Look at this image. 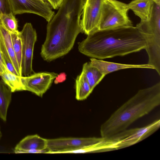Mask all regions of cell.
I'll return each instance as SVG.
<instances>
[{
  "label": "cell",
  "instance_id": "12",
  "mask_svg": "<svg viewBox=\"0 0 160 160\" xmlns=\"http://www.w3.org/2000/svg\"><path fill=\"white\" fill-rule=\"evenodd\" d=\"M91 65L97 68L103 74L106 75L110 73L120 70L130 68H143L154 69L153 67L148 64H129L117 63L92 58Z\"/></svg>",
  "mask_w": 160,
  "mask_h": 160
},
{
  "label": "cell",
  "instance_id": "4",
  "mask_svg": "<svg viewBox=\"0 0 160 160\" xmlns=\"http://www.w3.org/2000/svg\"><path fill=\"white\" fill-rule=\"evenodd\" d=\"M127 4L116 0H105L98 30L133 26L129 18Z\"/></svg>",
  "mask_w": 160,
  "mask_h": 160
},
{
  "label": "cell",
  "instance_id": "27",
  "mask_svg": "<svg viewBox=\"0 0 160 160\" xmlns=\"http://www.w3.org/2000/svg\"><path fill=\"white\" fill-rule=\"evenodd\" d=\"M2 132L1 131V127H0V139L2 138Z\"/></svg>",
  "mask_w": 160,
  "mask_h": 160
},
{
  "label": "cell",
  "instance_id": "5",
  "mask_svg": "<svg viewBox=\"0 0 160 160\" xmlns=\"http://www.w3.org/2000/svg\"><path fill=\"white\" fill-rule=\"evenodd\" d=\"M20 34L22 43L21 73L22 76H26L34 72L32 62L37 34L31 23L27 22L20 32Z\"/></svg>",
  "mask_w": 160,
  "mask_h": 160
},
{
  "label": "cell",
  "instance_id": "8",
  "mask_svg": "<svg viewBox=\"0 0 160 160\" xmlns=\"http://www.w3.org/2000/svg\"><path fill=\"white\" fill-rule=\"evenodd\" d=\"M12 12L14 15L31 13L40 16L49 22L54 12L48 2L41 0H9Z\"/></svg>",
  "mask_w": 160,
  "mask_h": 160
},
{
  "label": "cell",
  "instance_id": "24",
  "mask_svg": "<svg viewBox=\"0 0 160 160\" xmlns=\"http://www.w3.org/2000/svg\"><path fill=\"white\" fill-rule=\"evenodd\" d=\"M66 77L67 75L65 72H62L59 73L55 78L54 80V83L58 84L64 82L66 79Z\"/></svg>",
  "mask_w": 160,
  "mask_h": 160
},
{
  "label": "cell",
  "instance_id": "19",
  "mask_svg": "<svg viewBox=\"0 0 160 160\" xmlns=\"http://www.w3.org/2000/svg\"><path fill=\"white\" fill-rule=\"evenodd\" d=\"M0 24L10 33L19 32L18 30V21L12 12L1 14Z\"/></svg>",
  "mask_w": 160,
  "mask_h": 160
},
{
  "label": "cell",
  "instance_id": "17",
  "mask_svg": "<svg viewBox=\"0 0 160 160\" xmlns=\"http://www.w3.org/2000/svg\"><path fill=\"white\" fill-rule=\"evenodd\" d=\"M0 38L9 55L15 68L19 76H22L21 71L18 65L14 51L11 33L0 24Z\"/></svg>",
  "mask_w": 160,
  "mask_h": 160
},
{
  "label": "cell",
  "instance_id": "3",
  "mask_svg": "<svg viewBox=\"0 0 160 160\" xmlns=\"http://www.w3.org/2000/svg\"><path fill=\"white\" fill-rule=\"evenodd\" d=\"M160 104V82L139 90L116 110L101 125L102 138H110L126 129Z\"/></svg>",
  "mask_w": 160,
  "mask_h": 160
},
{
  "label": "cell",
  "instance_id": "23",
  "mask_svg": "<svg viewBox=\"0 0 160 160\" xmlns=\"http://www.w3.org/2000/svg\"><path fill=\"white\" fill-rule=\"evenodd\" d=\"M51 7L55 9H58L61 5L63 0H46Z\"/></svg>",
  "mask_w": 160,
  "mask_h": 160
},
{
  "label": "cell",
  "instance_id": "14",
  "mask_svg": "<svg viewBox=\"0 0 160 160\" xmlns=\"http://www.w3.org/2000/svg\"><path fill=\"white\" fill-rule=\"evenodd\" d=\"M12 92L10 88L0 80V118L5 122L7 111L12 99Z\"/></svg>",
  "mask_w": 160,
  "mask_h": 160
},
{
  "label": "cell",
  "instance_id": "21",
  "mask_svg": "<svg viewBox=\"0 0 160 160\" xmlns=\"http://www.w3.org/2000/svg\"><path fill=\"white\" fill-rule=\"evenodd\" d=\"M0 48L2 59L5 65L11 72L19 76L14 66L9 55L0 38Z\"/></svg>",
  "mask_w": 160,
  "mask_h": 160
},
{
  "label": "cell",
  "instance_id": "7",
  "mask_svg": "<svg viewBox=\"0 0 160 160\" xmlns=\"http://www.w3.org/2000/svg\"><path fill=\"white\" fill-rule=\"evenodd\" d=\"M102 138L101 137L47 139V153H67L96 143Z\"/></svg>",
  "mask_w": 160,
  "mask_h": 160
},
{
  "label": "cell",
  "instance_id": "11",
  "mask_svg": "<svg viewBox=\"0 0 160 160\" xmlns=\"http://www.w3.org/2000/svg\"><path fill=\"white\" fill-rule=\"evenodd\" d=\"M47 139L37 134L28 135L22 139L14 148L15 153H47Z\"/></svg>",
  "mask_w": 160,
  "mask_h": 160
},
{
  "label": "cell",
  "instance_id": "9",
  "mask_svg": "<svg viewBox=\"0 0 160 160\" xmlns=\"http://www.w3.org/2000/svg\"><path fill=\"white\" fill-rule=\"evenodd\" d=\"M105 0H85L82 11L81 25L82 32L88 34L98 30Z\"/></svg>",
  "mask_w": 160,
  "mask_h": 160
},
{
  "label": "cell",
  "instance_id": "1",
  "mask_svg": "<svg viewBox=\"0 0 160 160\" xmlns=\"http://www.w3.org/2000/svg\"><path fill=\"white\" fill-rule=\"evenodd\" d=\"M84 0H63L57 13L48 22L40 55L51 62L68 54L82 32L80 18Z\"/></svg>",
  "mask_w": 160,
  "mask_h": 160
},
{
  "label": "cell",
  "instance_id": "16",
  "mask_svg": "<svg viewBox=\"0 0 160 160\" xmlns=\"http://www.w3.org/2000/svg\"><path fill=\"white\" fill-rule=\"evenodd\" d=\"M0 76L2 80L10 88L12 92L24 91L21 80V76L11 72L5 65L3 71Z\"/></svg>",
  "mask_w": 160,
  "mask_h": 160
},
{
  "label": "cell",
  "instance_id": "26",
  "mask_svg": "<svg viewBox=\"0 0 160 160\" xmlns=\"http://www.w3.org/2000/svg\"><path fill=\"white\" fill-rule=\"evenodd\" d=\"M153 1L155 3L160 5V0H153Z\"/></svg>",
  "mask_w": 160,
  "mask_h": 160
},
{
  "label": "cell",
  "instance_id": "18",
  "mask_svg": "<svg viewBox=\"0 0 160 160\" xmlns=\"http://www.w3.org/2000/svg\"><path fill=\"white\" fill-rule=\"evenodd\" d=\"M76 98L79 101L83 100L92 92L84 74L82 72L75 80Z\"/></svg>",
  "mask_w": 160,
  "mask_h": 160
},
{
  "label": "cell",
  "instance_id": "10",
  "mask_svg": "<svg viewBox=\"0 0 160 160\" xmlns=\"http://www.w3.org/2000/svg\"><path fill=\"white\" fill-rule=\"evenodd\" d=\"M58 74L54 72L34 73L26 76H21L24 91H28L40 97L49 89Z\"/></svg>",
  "mask_w": 160,
  "mask_h": 160
},
{
  "label": "cell",
  "instance_id": "28",
  "mask_svg": "<svg viewBox=\"0 0 160 160\" xmlns=\"http://www.w3.org/2000/svg\"><path fill=\"white\" fill-rule=\"evenodd\" d=\"M42 0V1H44V2H47V1L46 0Z\"/></svg>",
  "mask_w": 160,
  "mask_h": 160
},
{
  "label": "cell",
  "instance_id": "25",
  "mask_svg": "<svg viewBox=\"0 0 160 160\" xmlns=\"http://www.w3.org/2000/svg\"><path fill=\"white\" fill-rule=\"evenodd\" d=\"M4 65L5 64L2 59L0 48V76H1L3 71Z\"/></svg>",
  "mask_w": 160,
  "mask_h": 160
},
{
  "label": "cell",
  "instance_id": "6",
  "mask_svg": "<svg viewBox=\"0 0 160 160\" xmlns=\"http://www.w3.org/2000/svg\"><path fill=\"white\" fill-rule=\"evenodd\" d=\"M160 126L159 119L143 127L126 129L111 138L115 142L119 149L133 145L144 140L157 131Z\"/></svg>",
  "mask_w": 160,
  "mask_h": 160
},
{
  "label": "cell",
  "instance_id": "22",
  "mask_svg": "<svg viewBox=\"0 0 160 160\" xmlns=\"http://www.w3.org/2000/svg\"><path fill=\"white\" fill-rule=\"evenodd\" d=\"M12 12L9 0H0V15L1 13L8 14Z\"/></svg>",
  "mask_w": 160,
  "mask_h": 160
},
{
  "label": "cell",
  "instance_id": "13",
  "mask_svg": "<svg viewBox=\"0 0 160 160\" xmlns=\"http://www.w3.org/2000/svg\"><path fill=\"white\" fill-rule=\"evenodd\" d=\"M153 3V0H134L127 5L141 21H147L150 18Z\"/></svg>",
  "mask_w": 160,
  "mask_h": 160
},
{
  "label": "cell",
  "instance_id": "2",
  "mask_svg": "<svg viewBox=\"0 0 160 160\" xmlns=\"http://www.w3.org/2000/svg\"><path fill=\"white\" fill-rule=\"evenodd\" d=\"M87 35L78 43V50L98 59L123 56L146 47L143 35L133 26L98 30Z\"/></svg>",
  "mask_w": 160,
  "mask_h": 160
},
{
  "label": "cell",
  "instance_id": "20",
  "mask_svg": "<svg viewBox=\"0 0 160 160\" xmlns=\"http://www.w3.org/2000/svg\"><path fill=\"white\" fill-rule=\"evenodd\" d=\"M10 33L14 51L18 65L21 71L22 43L20 32L18 33Z\"/></svg>",
  "mask_w": 160,
  "mask_h": 160
},
{
  "label": "cell",
  "instance_id": "15",
  "mask_svg": "<svg viewBox=\"0 0 160 160\" xmlns=\"http://www.w3.org/2000/svg\"><path fill=\"white\" fill-rule=\"evenodd\" d=\"M82 72L84 74L92 91L105 76L89 62L84 63Z\"/></svg>",
  "mask_w": 160,
  "mask_h": 160
}]
</instances>
